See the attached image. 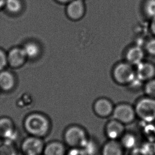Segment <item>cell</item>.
Here are the masks:
<instances>
[{
    "instance_id": "cell-1",
    "label": "cell",
    "mask_w": 155,
    "mask_h": 155,
    "mask_svg": "<svg viewBox=\"0 0 155 155\" xmlns=\"http://www.w3.org/2000/svg\"><path fill=\"white\" fill-rule=\"evenodd\" d=\"M26 132L31 136L42 138L48 134L51 123L48 119L40 113H32L25 117L23 123Z\"/></svg>"
},
{
    "instance_id": "cell-2",
    "label": "cell",
    "mask_w": 155,
    "mask_h": 155,
    "mask_svg": "<svg viewBox=\"0 0 155 155\" xmlns=\"http://www.w3.org/2000/svg\"><path fill=\"white\" fill-rule=\"evenodd\" d=\"M137 117L144 123H155V99L149 97H141L134 106Z\"/></svg>"
},
{
    "instance_id": "cell-3",
    "label": "cell",
    "mask_w": 155,
    "mask_h": 155,
    "mask_svg": "<svg viewBox=\"0 0 155 155\" xmlns=\"http://www.w3.org/2000/svg\"><path fill=\"white\" fill-rule=\"evenodd\" d=\"M113 77L117 83L122 85H130L136 78L134 66L124 61L117 64L113 70Z\"/></svg>"
},
{
    "instance_id": "cell-4",
    "label": "cell",
    "mask_w": 155,
    "mask_h": 155,
    "mask_svg": "<svg viewBox=\"0 0 155 155\" xmlns=\"http://www.w3.org/2000/svg\"><path fill=\"white\" fill-rule=\"evenodd\" d=\"M88 138L85 130L79 126L69 127L64 134L65 145L70 148H82Z\"/></svg>"
},
{
    "instance_id": "cell-5",
    "label": "cell",
    "mask_w": 155,
    "mask_h": 155,
    "mask_svg": "<svg viewBox=\"0 0 155 155\" xmlns=\"http://www.w3.org/2000/svg\"><path fill=\"white\" fill-rule=\"evenodd\" d=\"M114 119L124 125L132 124L136 119L134 106L128 103H121L114 108L112 113Z\"/></svg>"
},
{
    "instance_id": "cell-6",
    "label": "cell",
    "mask_w": 155,
    "mask_h": 155,
    "mask_svg": "<svg viewBox=\"0 0 155 155\" xmlns=\"http://www.w3.org/2000/svg\"><path fill=\"white\" fill-rule=\"evenodd\" d=\"M45 146L42 138L30 136L21 143L20 152L23 155H41Z\"/></svg>"
},
{
    "instance_id": "cell-7",
    "label": "cell",
    "mask_w": 155,
    "mask_h": 155,
    "mask_svg": "<svg viewBox=\"0 0 155 155\" xmlns=\"http://www.w3.org/2000/svg\"><path fill=\"white\" fill-rule=\"evenodd\" d=\"M18 133L12 120L7 117H0V140H10L14 142Z\"/></svg>"
},
{
    "instance_id": "cell-8",
    "label": "cell",
    "mask_w": 155,
    "mask_h": 155,
    "mask_svg": "<svg viewBox=\"0 0 155 155\" xmlns=\"http://www.w3.org/2000/svg\"><path fill=\"white\" fill-rule=\"evenodd\" d=\"M27 59L22 47H13L7 53L8 65L12 68H19L22 67Z\"/></svg>"
},
{
    "instance_id": "cell-9",
    "label": "cell",
    "mask_w": 155,
    "mask_h": 155,
    "mask_svg": "<svg viewBox=\"0 0 155 155\" xmlns=\"http://www.w3.org/2000/svg\"><path fill=\"white\" fill-rule=\"evenodd\" d=\"M136 78L142 83L153 80L155 78V65L153 63L143 61L136 66Z\"/></svg>"
},
{
    "instance_id": "cell-10",
    "label": "cell",
    "mask_w": 155,
    "mask_h": 155,
    "mask_svg": "<svg viewBox=\"0 0 155 155\" xmlns=\"http://www.w3.org/2000/svg\"><path fill=\"white\" fill-rule=\"evenodd\" d=\"M124 133V124L117 120H111L106 126L105 134L109 140H118Z\"/></svg>"
},
{
    "instance_id": "cell-11",
    "label": "cell",
    "mask_w": 155,
    "mask_h": 155,
    "mask_svg": "<svg viewBox=\"0 0 155 155\" xmlns=\"http://www.w3.org/2000/svg\"><path fill=\"white\" fill-rule=\"evenodd\" d=\"M144 48L139 45L131 47L126 51L125 54L126 61L134 66H136L144 61L145 57Z\"/></svg>"
},
{
    "instance_id": "cell-12",
    "label": "cell",
    "mask_w": 155,
    "mask_h": 155,
    "mask_svg": "<svg viewBox=\"0 0 155 155\" xmlns=\"http://www.w3.org/2000/svg\"><path fill=\"white\" fill-rule=\"evenodd\" d=\"M16 84V78L12 71L5 69L0 71V90L9 92L15 88Z\"/></svg>"
},
{
    "instance_id": "cell-13",
    "label": "cell",
    "mask_w": 155,
    "mask_h": 155,
    "mask_svg": "<svg viewBox=\"0 0 155 155\" xmlns=\"http://www.w3.org/2000/svg\"><path fill=\"white\" fill-rule=\"evenodd\" d=\"M114 108L111 101L105 98L98 99L94 104V112L100 117H107L112 114Z\"/></svg>"
},
{
    "instance_id": "cell-14",
    "label": "cell",
    "mask_w": 155,
    "mask_h": 155,
    "mask_svg": "<svg viewBox=\"0 0 155 155\" xmlns=\"http://www.w3.org/2000/svg\"><path fill=\"white\" fill-rule=\"evenodd\" d=\"M67 14L69 18L76 20L84 15L85 7L82 0H72L67 5Z\"/></svg>"
},
{
    "instance_id": "cell-15",
    "label": "cell",
    "mask_w": 155,
    "mask_h": 155,
    "mask_svg": "<svg viewBox=\"0 0 155 155\" xmlns=\"http://www.w3.org/2000/svg\"><path fill=\"white\" fill-rule=\"evenodd\" d=\"M124 150L120 141L109 140L102 147L100 153L101 155H124Z\"/></svg>"
},
{
    "instance_id": "cell-16",
    "label": "cell",
    "mask_w": 155,
    "mask_h": 155,
    "mask_svg": "<svg viewBox=\"0 0 155 155\" xmlns=\"http://www.w3.org/2000/svg\"><path fill=\"white\" fill-rule=\"evenodd\" d=\"M66 145L59 141H52L45 145L43 155H66Z\"/></svg>"
},
{
    "instance_id": "cell-17",
    "label": "cell",
    "mask_w": 155,
    "mask_h": 155,
    "mask_svg": "<svg viewBox=\"0 0 155 155\" xmlns=\"http://www.w3.org/2000/svg\"><path fill=\"white\" fill-rule=\"evenodd\" d=\"M15 142L10 140H0V155H19Z\"/></svg>"
},
{
    "instance_id": "cell-18",
    "label": "cell",
    "mask_w": 155,
    "mask_h": 155,
    "mask_svg": "<svg viewBox=\"0 0 155 155\" xmlns=\"http://www.w3.org/2000/svg\"><path fill=\"white\" fill-rule=\"evenodd\" d=\"M119 141L125 150L128 149L131 150V149L137 147V137L135 134L131 132H125L121 138L120 139Z\"/></svg>"
},
{
    "instance_id": "cell-19",
    "label": "cell",
    "mask_w": 155,
    "mask_h": 155,
    "mask_svg": "<svg viewBox=\"0 0 155 155\" xmlns=\"http://www.w3.org/2000/svg\"><path fill=\"white\" fill-rule=\"evenodd\" d=\"M28 58L34 59L38 58L41 54L39 45L34 41H29L24 45L23 47Z\"/></svg>"
},
{
    "instance_id": "cell-20",
    "label": "cell",
    "mask_w": 155,
    "mask_h": 155,
    "mask_svg": "<svg viewBox=\"0 0 155 155\" xmlns=\"http://www.w3.org/2000/svg\"><path fill=\"white\" fill-rule=\"evenodd\" d=\"M22 8L21 0H5L4 9L9 13L15 15L19 13Z\"/></svg>"
},
{
    "instance_id": "cell-21",
    "label": "cell",
    "mask_w": 155,
    "mask_h": 155,
    "mask_svg": "<svg viewBox=\"0 0 155 155\" xmlns=\"http://www.w3.org/2000/svg\"><path fill=\"white\" fill-rule=\"evenodd\" d=\"M81 148L84 150L86 155H97L101 151L97 141L91 138L88 139L84 146Z\"/></svg>"
},
{
    "instance_id": "cell-22",
    "label": "cell",
    "mask_w": 155,
    "mask_h": 155,
    "mask_svg": "<svg viewBox=\"0 0 155 155\" xmlns=\"http://www.w3.org/2000/svg\"><path fill=\"white\" fill-rule=\"evenodd\" d=\"M143 91L146 97L155 99V78L145 82L143 86Z\"/></svg>"
},
{
    "instance_id": "cell-23",
    "label": "cell",
    "mask_w": 155,
    "mask_h": 155,
    "mask_svg": "<svg viewBox=\"0 0 155 155\" xmlns=\"http://www.w3.org/2000/svg\"><path fill=\"white\" fill-rule=\"evenodd\" d=\"M146 124L143 129V133L145 137L150 142L155 141V124L154 123H145Z\"/></svg>"
},
{
    "instance_id": "cell-24",
    "label": "cell",
    "mask_w": 155,
    "mask_h": 155,
    "mask_svg": "<svg viewBox=\"0 0 155 155\" xmlns=\"http://www.w3.org/2000/svg\"><path fill=\"white\" fill-rule=\"evenodd\" d=\"M144 50L149 56L155 57V37L150 39L146 42Z\"/></svg>"
},
{
    "instance_id": "cell-25",
    "label": "cell",
    "mask_w": 155,
    "mask_h": 155,
    "mask_svg": "<svg viewBox=\"0 0 155 155\" xmlns=\"http://www.w3.org/2000/svg\"><path fill=\"white\" fill-rule=\"evenodd\" d=\"M145 12L151 18H155V0H149L145 5Z\"/></svg>"
},
{
    "instance_id": "cell-26",
    "label": "cell",
    "mask_w": 155,
    "mask_h": 155,
    "mask_svg": "<svg viewBox=\"0 0 155 155\" xmlns=\"http://www.w3.org/2000/svg\"><path fill=\"white\" fill-rule=\"evenodd\" d=\"M8 65L7 53L0 48V71L5 69Z\"/></svg>"
},
{
    "instance_id": "cell-27",
    "label": "cell",
    "mask_w": 155,
    "mask_h": 155,
    "mask_svg": "<svg viewBox=\"0 0 155 155\" xmlns=\"http://www.w3.org/2000/svg\"><path fill=\"white\" fill-rule=\"evenodd\" d=\"M129 155H150V153L145 148L137 147L130 150Z\"/></svg>"
},
{
    "instance_id": "cell-28",
    "label": "cell",
    "mask_w": 155,
    "mask_h": 155,
    "mask_svg": "<svg viewBox=\"0 0 155 155\" xmlns=\"http://www.w3.org/2000/svg\"><path fill=\"white\" fill-rule=\"evenodd\" d=\"M66 155H86L81 148H71L67 151Z\"/></svg>"
},
{
    "instance_id": "cell-29",
    "label": "cell",
    "mask_w": 155,
    "mask_h": 155,
    "mask_svg": "<svg viewBox=\"0 0 155 155\" xmlns=\"http://www.w3.org/2000/svg\"><path fill=\"white\" fill-rule=\"evenodd\" d=\"M150 30L151 34L153 35L154 37H155V18L153 19L150 25Z\"/></svg>"
},
{
    "instance_id": "cell-30",
    "label": "cell",
    "mask_w": 155,
    "mask_h": 155,
    "mask_svg": "<svg viewBox=\"0 0 155 155\" xmlns=\"http://www.w3.org/2000/svg\"><path fill=\"white\" fill-rule=\"evenodd\" d=\"M5 3V0H0V11L4 8Z\"/></svg>"
},
{
    "instance_id": "cell-31",
    "label": "cell",
    "mask_w": 155,
    "mask_h": 155,
    "mask_svg": "<svg viewBox=\"0 0 155 155\" xmlns=\"http://www.w3.org/2000/svg\"><path fill=\"white\" fill-rule=\"evenodd\" d=\"M57 1H58V2H61V3H69L72 0H57Z\"/></svg>"
},
{
    "instance_id": "cell-32",
    "label": "cell",
    "mask_w": 155,
    "mask_h": 155,
    "mask_svg": "<svg viewBox=\"0 0 155 155\" xmlns=\"http://www.w3.org/2000/svg\"></svg>"
}]
</instances>
